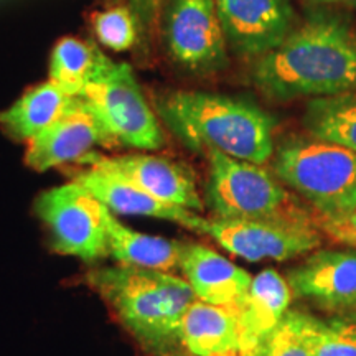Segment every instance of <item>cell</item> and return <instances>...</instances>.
I'll return each mask as SVG.
<instances>
[{
	"label": "cell",
	"instance_id": "6da1fadb",
	"mask_svg": "<svg viewBox=\"0 0 356 356\" xmlns=\"http://www.w3.org/2000/svg\"><path fill=\"white\" fill-rule=\"evenodd\" d=\"M251 81L273 101L356 92V33L335 15H314L252 61Z\"/></svg>",
	"mask_w": 356,
	"mask_h": 356
},
{
	"label": "cell",
	"instance_id": "7a4b0ae2",
	"mask_svg": "<svg viewBox=\"0 0 356 356\" xmlns=\"http://www.w3.org/2000/svg\"><path fill=\"white\" fill-rule=\"evenodd\" d=\"M154 109L160 122L188 149L210 150L264 165L275 152L274 119L239 97L207 91H163Z\"/></svg>",
	"mask_w": 356,
	"mask_h": 356
},
{
	"label": "cell",
	"instance_id": "3957f363",
	"mask_svg": "<svg viewBox=\"0 0 356 356\" xmlns=\"http://www.w3.org/2000/svg\"><path fill=\"white\" fill-rule=\"evenodd\" d=\"M274 175L314 208L325 229L356 210V152L318 139H289L274 152Z\"/></svg>",
	"mask_w": 356,
	"mask_h": 356
},
{
	"label": "cell",
	"instance_id": "277c9868",
	"mask_svg": "<svg viewBox=\"0 0 356 356\" xmlns=\"http://www.w3.org/2000/svg\"><path fill=\"white\" fill-rule=\"evenodd\" d=\"M204 208L221 220H307L277 177L257 163L210 150Z\"/></svg>",
	"mask_w": 356,
	"mask_h": 356
},
{
	"label": "cell",
	"instance_id": "5b68a950",
	"mask_svg": "<svg viewBox=\"0 0 356 356\" xmlns=\"http://www.w3.org/2000/svg\"><path fill=\"white\" fill-rule=\"evenodd\" d=\"M79 97L99 115L113 144L145 152L162 147V122L129 63L114 61L99 50Z\"/></svg>",
	"mask_w": 356,
	"mask_h": 356
},
{
	"label": "cell",
	"instance_id": "8992f818",
	"mask_svg": "<svg viewBox=\"0 0 356 356\" xmlns=\"http://www.w3.org/2000/svg\"><path fill=\"white\" fill-rule=\"evenodd\" d=\"M157 42L168 61L185 73L207 76L229 63V47L215 0H163Z\"/></svg>",
	"mask_w": 356,
	"mask_h": 356
},
{
	"label": "cell",
	"instance_id": "52a82bcc",
	"mask_svg": "<svg viewBox=\"0 0 356 356\" xmlns=\"http://www.w3.org/2000/svg\"><path fill=\"white\" fill-rule=\"evenodd\" d=\"M35 213L50 229L53 246L61 254L88 262L109 254L113 213L76 181L40 193Z\"/></svg>",
	"mask_w": 356,
	"mask_h": 356
},
{
	"label": "cell",
	"instance_id": "ba28073f",
	"mask_svg": "<svg viewBox=\"0 0 356 356\" xmlns=\"http://www.w3.org/2000/svg\"><path fill=\"white\" fill-rule=\"evenodd\" d=\"M88 280L147 348L163 353L178 343L167 327L154 270L121 264L99 267L88 274Z\"/></svg>",
	"mask_w": 356,
	"mask_h": 356
},
{
	"label": "cell",
	"instance_id": "9c48e42d",
	"mask_svg": "<svg viewBox=\"0 0 356 356\" xmlns=\"http://www.w3.org/2000/svg\"><path fill=\"white\" fill-rule=\"evenodd\" d=\"M198 234L210 236L222 249L249 262L291 261L314 252L322 234L307 220H221L204 218Z\"/></svg>",
	"mask_w": 356,
	"mask_h": 356
},
{
	"label": "cell",
	"instance_id": "30bf717a",
	"mask_svg": "<svg viewBox=\"0 0 356 356\" xmlns=\"http://www.w3.org/2000/svg\"><path fill=\"white\" fill-rule=\"evenodd\" d=\"M229 50L256 61L286 40L297 25L291 0H215Z\"/></svg>",
	"mask_w": 356,
	"mask_h": 356
},
{
	"label": "cell",
	"instance_id": "8fae6325",
	"mask_svg": "<svg viewBox=\"0 0 356 356\" xmlns=\"http://www.w3.org/2000/svg\"><path fill=\"white\" fill-rule=\"evenodd\" d=\"M81 165L126 178L160 202L193 213L204 210L193 173L184 163L152 154L104 157L96 152L84 157Z\"/></svg>",
	"mask_w": 356,
	"mask_h": 356
},
{
	"label": "cell",
	"instance_id": "7c38bea8",
	"mask_svg": "<svg viewBox=\"0 0 356 356\" xmlns=\"http://www.w3.org/2000/svg\"><path fill=\"white\" fill-rule=\"evenodd\" d=\"M111 144L113 139L99 115L86 101L74 97L56 122L26 142L25 165L42 173L66 163H79L95 147Z\"/></svg>",
	"mask_w": 356,
	"mask_h": 356
},
{
	"label": "cell",
	"instance_id": "4fadbf2b",
	"mask_svg": "<svg viewBox=\"0 0 356 356\" xmlns=\"http://www.w3.org/2000/svg\"><path fill=\"white\" fill-rule=\"evenodd\" d=\"M292 293L333 315L356 309V249H315L289 270Z\"/></svg>",
	"mask_w": 356,
	"mask_h": 356
},
{
	"label": "cell",
	"instance_id": "5bb4252c",
	"mask_svg": "<svg viewBox=\"0 0 356 356\" xmlns=\"http://www.w3.org/2000/svg\"><path fill=\"white\" fill-rule=\"evenodd\" d=\"M73 181L91 191L113 215L167 220L177 222L184 228H188L190 231H195V233H197L200 221H202L200 213L160 202L137 185H134L132 181L114 175V173L86 167L73 177Z\"/></svg>",
	"mask_w": 356,
	"mask_h": 356
},
{
	"label": "cell",
	"instance_id": "9a60e30c",
	"mask_svg": "<svg viewBox=\"0 0 356 356\" xmlns=\"http://www.w3.org/2000/svg\"><path fill=\"white\" fill-rule=\"evenodd\" d=\"M292 289L274 269L252 277L246 296L234 307L239 327V356L254 353L262 340L286 317L292 302Z\"/></svg>",
	"mask_w": 356,
	"mask_h": 356
},
{
	"label": "cell",
	"instance_id": "2e32d148",
	"mask_svg": "<svg viewBox=\"0 0 356 356\" xmlns=\"http://www.w3.org/2000/svg\"><path fill=\"white\" fill-rule=\"evenodd\" d=\"M180 269L198 300L211 305L238 307L252 277L220 252L200 243H186Z\"/></svg>",
	"mask_w": 356,
	"mask_h": 356
},
{
	"label": "cell",
	"instance_id": "e0dca14e",
	"mask_svg": "<svg viewBox=\"0 0 356 356\" xmlns=\"http://www.w3.org/2000/svg\"><path fill=\"white\" fill-rule=\"evenodd\" d=\"M178 341L193 356L239 353V327L236 310L197 299L181 318Z\"/></svg>",
	"mask_w": 356,
	"mask_h": 356
},
{
	"label": "cell",
	"instance_id": "ac0fdd59",
	"mask_svg": "<svg viewBox=\"0 0 356 356\" xmlns=\"http://www.w3.org/2000/svg\"><path fill=\"white\" fill-rule=\"evenodd\" d=\"M70 96L50 79L25 91L10 108L0 113V127L17 142H30L50 127L73 104Z\"/></svg>",
	"mask_w": 356,
	"mask_h": 356
},
{
	"label": "cell",
	"instance_id": "d6986e66",
	"mask_svg": "<svg viewBox=\"0 0 356 356\" xmlns=\"http://www.w3.org/2000/svg\"><path fill=\"white\" fill-rule=\"evenodd\" d=\"M185 244L177 239L139 233L122 225L115 215L109 218V256L121 266L170 273L180 269Z\"/></svg>",
	"mask_w": 356,
	"mask_h": 356
},
{
	"label": "cell",
	"instance_id": "ffe728a7",
	"mask_svg": "<svg viewBox=\"0 0 356 356\" xmlns=\"http://www.w3.org/2000/svg\"><path fill=\"white\" fill-rule=\"evenodd\" d=\"M305 126L314 139L356 152V92L312 101L305 113Z\"/></svg>",
	"mask_w": 356,
	"mask_h": 356
},
{
	"label": "cell",
	"instance_id": "44dd1931",
	"mask_svg": "<svg viewBox=\"0 0 356 356\" xmlns=\"http://www.w3.org/2000/svg\"><path fill=\"white\" fill-rule=\"evenodd\" d=\"M99 48L76 37L58 40L50 55L48 79L70 96L79 97L95 70Z\"/></svg>",
	"mask_w": 356,
	"mask_h": 356
},
{
	"label": "cell",
	"instance_id": "7402d4cb",
	"mask_svg": "<svg viewBox=\"0 0 356 356\" xmlns=\"http://www.w3.org/2000/svg\"><path fill=\"white\" fill-rule=\"evenodd\" d=\"M315 317L289 310L277 327L249 356H312V332Z\"/></svg>",
	"mask_w": 356,
	"mask_h": 356
},
{
	"label": "cell",
	"instance_id": "603a6c76",
	"mask_svg": "<svg viewBox=\"0 0 356 356\" xmlns=\"http://www.w3.org/2000/svg\"><path fill=\"white\" fill-rule=\"evenodd\" d=\"M92 32L102 47L111 51L136 50L139 30L132 12L124 6H111L97 10L91 19Z\"/></svg>",
	"mask_w": 356,
	"mask_h": 356
},
{
	"label": "cell",
	"instance_id": "cb8c5ba5",
	"mask_svg": "<svg viewBox=\"0 0 356 356\" xmlns=\"http://www.w3.org/2000/svg\"><path fill=\"white\" fill-rule=\"evenodd\" d=\"M312 356H356V322L340 315L328 320L315 317Z\"/></svg>",
	"mask_w": 356,
	"mask_h": 356
},
{
	"label": "cell",
	"instance_id": "d4e9b609",
	"mask_svg": "<svg viewBox=\"0 0 356 356\" xmlns=\"http://www.w3.org/2000/svg\"><path fill=\"white\" fill-rule=\"evenodd\" d=\"M155 279H157L160 297H162L163 315L168 330L178 341V330H180L181 318L190 305L197 300L193 289L185 277H177L170 273H162V270H154ZM180 343V341H178Z\"/></svg>",
	"mask_w": 356,
	"mask_h": 356
},
{
	"label": "cell",
	"instance_id": "484cf974",
	"mask_svg": "<svg viewBox=\"0 0 356 356\" xmlns=\"http://www.w3.org/2000/svg\"><path fill=\"white\" fill-rule=\"evenodd\" d=\"M99 2L104 7L124 6L132 12L139 30V43L134 51L139 60H149L154 43L157 42V24L163 0H99Z\"/></svg>",
	"mask_w": 356,
	"mask_h": 356
},
{
	"label": "cell",
	"instance_id": "4316f807",
	"mask_svg": "<svg viewBox=\"0 0 356 356\" xmlns=\"http://www.w3.org/2000/svg\"><path fill=\"white\" fill-rule=\"evenodd\" d=\"M327 233H330L337 241L348 244V246L356 249V210L343 222L327 228Z\"/></svg>",
	"mask_w": 356,
	"mask_h": 356
},
{
	"label": "cell",
	"instance_id": "83f0119b",
	"mask_svg": "<svg viewBox=\"0 0 356 356\" xmlns=\"http://www.w3.org/2000/svg\"><path fill=\"white\" fill-rule=\"evenodd\" d=\"M302 2L314 3V6H327V7L350 8V10H356V0H302Z\"/></svg>",
	"mask_w": 356,
	"mask_h": 356
},
{
	"label": "cell",
	"instance_id": "f1b7e54d",
	"mask_svg": "<svg viewBox=\"0 0 356 356\" xmlns=\"http://www.w3.org/2000/svg\"><path fill=\"white\" fill-rule=\"evenodd\" d=\"M340 317L350 318V320H353V322H356V309H355V310H351V312H348V314H345V315H340Z\"/></svg>",
	"mask_w": 356,
	"mask_h": 356
},
{
	"label": "cell",
	"instance_id": "f546056e",
	"mask_svg": "<svg viewBox=\"0 0 356 356\" xmlns=\"http://www.w3.org/2000/svg\"><path fill=\"white\" fill-rule=\"evenodd\" d=\"M222 356H239V353H231V355H222Z\"/></svg>",
	"mask_w": 356,
	"mask_h": 356
}]
</instances>
